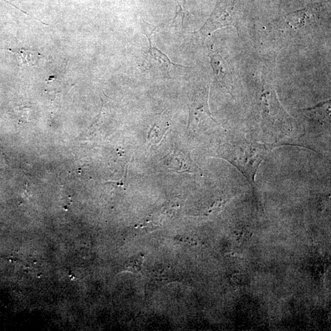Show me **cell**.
Wrapping results in <instances>:
<instances>
[{
  "label": "cell",
  "instance_id": "1",
  "mask_svg": "<svg viewBox=\"0 0 331 331\" xmlns=\"http://www.w3.org/2000/svg\"><path fill=\"white\" fill-rule=\"evenodd\" d=\"M274 147L251 143L247 140H240L231 144L225 159L244 174L250 182L253 183L257 169Z\"/></svg>",
  "mask_w": 331,
  "mask_h": 331
},
{
  "label": "cell",
  "instance_id": "2",
  "mask_svg": "<svg viewBox=\"0 0 331 331\" xmlns=\"http://www.w3.org/2000/svg\"><path fill=\"white\" fill-rule=\"evenodd\" d=\"M235 2H230V5L225 4L223 8L220 5L200 32L203 35L209 36L220 28L227 26L236 27L237 18L235 11Z\"/></svg>",
  "mask_w": 331,
  "mask_h": 331
},
{
  "label": "cell",
  "instance_id": "3",
  "mask_svg": "<svg viewBox=\"0 0 331 331\" xmlns=\"http://www.w3.org/2000/svg\"><path fill=\"white\" fill-rule=\"evenodd\" d=\"M146 35L149 38L150 47L144 55L146 67L152 73L156 75H168L172 66H175V64L172 63L170 59L165 53L157 47H153L151 36Z\"/></svg>",
  "mask_w": 331,
  "mask_h": 331
},
{
  "label": "cell",
  "instance_id": "4",
  "mask_svg": "<svg viewBox=\"0 0 331 331\" xmlns=\"http://www.w3.org/2000/svg\"><path fill=\"white\" fill-rule=\"evenodd\" d=\"M10 52L15 53L18 56L19 60L20 65L22 67H30L35 66L38 59L42 55L36 51L25 50L22 49L21 50H11L7 49Z\"/></svg>",
  "mask_w": 331,
  "mask_h": 331
},
{
  "label": "cell",
  "instance_id": "5",
  "mask_svg": "<svg viewBox=\"0 0 331 331\" xmlns=\"http://www.w3.org/2000/svg\"><path fill=\"white\" fill-rule=\"evenodd\" d=\"M144 261V255H140L132 257L125 265L126 270L131 273H137L141 270Z\"/></svg>",
  "mask_w": 331,
  "mask_h": 331
},
{
  "label": "cell",
  "instance_id": "6",
  "mask_svg": "<svg viewBox=\"0 0 331 331\" xmlns=\"http://www.w3.org/2000/svg\"><path fill=\"white\" fill-rule=\"evenodd\" d=\"M210 57L211 59V64L213 68L214 73L216 75H219L220 70L222 69L223 60L221 56L217 53L211 52Z\"/></svg>",
  "mask_w": 331,
  "mask_h": 331
}]
</instances>
